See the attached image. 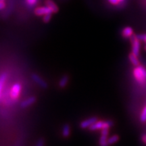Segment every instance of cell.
<instances>
[{
  "label": "cell",
  "instance_id": "17",
  "mask_svg": "<svg viewBox=\"0 0 146 146\" xmlns=\"http://www.w3.org/2000/svg\"><path fill=\"white\" fill-rule=\"evenodd\" d=\"M140 121L141 123H146V106L142 110L141 115H140Z\"/></svg>",
  "mask_w": 146,
  "mask_h": 146
},
{
  "label": "cell",
  "instance_id": "27",
  "mask_svg": "<svg viewBox=\"0 0 146 146\" xmlns=\"http://www.w3.org/2000/svg\"><path fill=\"white\" fill-rule=\"evenodd\" d=\"M0 1H4V0H0Z\"/></svg>",
  "mask_w": 146,
  "mask_h": 146
},
{
  "label": "cell",
  "instance_id": "1",
  "mask_svg": "<svg viewBox=\"0 0 146 146\" xmlns=\"http://www.w3.org/2000/svg\"><path fill=\"white\" fill-rule=\"evenodd\" d=\"M133 75L137 83L140 85L146 84V69L143 66L139 65L133 69Z\"/></svg>",
  "mask_w": 146,
  "mask_h": 146
},
{
  "label": "cell",
  "instance_id": "25",
  "mask_svg": "<svg viewBox=\"0 0 146 146\" xmlns=\"http://www.w3.org/2000/svg\"><path fill=\"white\" fill-rule=\"evenodd\" d=\"M118 1H119L120 3H124V2H125V0H118Z\"/></svg>",
  "mask_w": 146,
  "mask_h": 146
},
{
  "label": "cell",
  "instance_id": "20",
  "mask_svg": "<svg viewBox=\"0 0 146 146\" xmlns=\"http://www.w3.org/2000/svg\"><path fill=\"white\" fill-rule=\"evenodd\" d=\"M35 146H45V140L43 138H40L38 139L35 144Z\"/></svg>",
  "mask_w": 146,
  "mask_h": 146
},
{
  "label": "cell",
  "instance_id": "15",
  "mask_svg": "<svg viewBox=\"0 0 146 146\" xmlns=\"http://www.w3.org/2000/svg\"><path fill=\"white\" fill-rule=\"evenodd\" d=\"M7 78H8V74H7V73L3 72L0 75V96H1V93H2L3 87H4L5 82L7 81Z\"/></svg>",
  "mask_w": 146,
  "mask_h": 146
},
{
  "label": "cell",
  "instance_id": "9",
  "mask_svg": "<svg viewBox=\"0 0 146 146\" xmlns=\"http://www.w3.org/2000/svg\"><path fill=\"white\" fill-rule=\"evenodd\" d=\"M36 102V98L35 96H30L27 99L24 100L21 104V107L22 108H27L31 106Z\"/></svg>",
  "mask_w": 146,
  "mask_h": 146
},
{
  "label": "cell",
  "instance_id": "13",
  "mask_svg": "<svg viewBox=\"0 0 146 146\" xmlns=\"http://www.w3.org/2000/svg\"><path fill=\"white\" fill-rule=\"evenodd\" d=\"M71 134V127L69 124L66 123L64 125L62 129V135L64 138H68L70 137Z\"/></svg>",
  "mask_w": 146,
  "mask_h": 146
},
{
  "label": "cell",
  "instance_id": "3",
  "mask_svg": "<svg viewBox=\"0 0 146 146\" xmlns=\"http://www.w3.org/2000/svg\"><path fill=\"white\" fill-rule=\"evenodd\" d=\"M22 91V85L20 83H14L11 87L10 91V96L11 100L13 101H17L21 96Z\"/></svg>",
  "mask_w": 146,
  "mask_h": 146
},
{
  "label": "cell",
  "instance_id": "24",
  "mask_svg": "<svg viewBox=\"0 0 146 146\" xmlns=\"http://www.w3.org/2000/svg\"><path fill=\"white\" fill-rule=\"evenodd\" d=\"M141 140H142V142H143L144 144H145V145H146V134H144V135H142Z\"/></svg>",
  "mask_w": 146,
  "mask_h": 146
},
{
  "label": "cell",
  "instance_id": "2",
  "mask_svg": "<svg viewBox=\"0 0 146 146\" xmlns=\"http://www.w3.org/2000/svg\"><path fill=\"white\" fill-rule=\"evenodd\" d=\"M113 125H114V122L111 120H98L89 128V130L91 131H96L98 130L101 131L104 129H110Z\"/></svg>",
  "mask_w": 146,
  "mask_h": 146
},
{
  "label": "cell",
  "instance_id": "11",
  "mask_svg": "<svg viewBox=\"0 0 146 146\" xmlns=\"http://www.w3.org/2000/svg\"><path fill=\"white\" fill-rule=\"evenodd\" d=\"M70 81V76H69L68 74H64L60 78L59 80V82H58V87H60V89H64L66 87L67 85Z\"/></svg>",
  "mask_w": 146,
  "mask_h": 146
},
{
  "label": "cell",
  "instance_id": "6",
  "mask_svg": "<svg viewBox=\"0 0 146 146\" xmlns=\"http://www.w3.org/2000/svg\"><path fill=\"white\" fill-rule=\"evenodd\" d=\"M98 118L96 117V116H93V117L88 118H87V119L81 121L79 124V127L82 129H89V128L94 125L96 122L98 121Z\"/></svg>",
  "mask_w": 146,
  "mask_h": 146
},
{
  "label": "cell",
  "instance_id": "23",
  "mask_svg": "<svg viewBox=\"0 0 146 146\" xmlns=\"http://www.w3.org/2000/svg\"><path fill=\"white\" fill-rule=\"evenodd\" d=\"M5 7V3L3 1H0V10L4 9Z\"/></svg>",
  "mask_w": 146,
  "mask_h": 146
},
{
  "label": "cell",
  "instance_id": "8",
  "mask_svg": "<svg viewBox=\"0 0 146 146\" xmlns=\"http://www.w3.org/2000/svg\"><path fill=\"white\" fill-rule=\"evenodd\" d=\"M34 13L37 16H43L47 14H54L52 10L49 7L46 6V5L45 6H41L36 8L34 10Z\"/></svg>",
  "mask_w": 146,
  "mask_h": 146
},
{
  "label": "cell",
  "instance_id": "21",
  "mask_svg": "<svg viewBox=\"0 0 146 146\" xmlns=\"http://www.w3.org/2000/svg\"><path fill=\"white\" fill-rule=\"evenodd\" d=\"M137 37L139 39L140 41H142L146 43V34H141V35H137Z\"/></svg>",
  "mask_w": 146,
  "mask_h": 146
},
{
  "label": "cell",
  "instance_id": "26",
  "mask_svg": "<svg viewBox=\"0 0 146 146\" xmlns=\"http://www.w3.org/2000/svg\"><path fill=\"white\" fill-rule=\"evenodd\" d=\"M144 48H145V50L146 51V45H145V47H144Z\"/></svg>",
  "mask_w": 146,
  "mask_h": 146
},
{
  "label": "cell",
  "instance_id": "5",
  "mask_svg": "<svg viewBox=\"0 0 146 146\" xmlns=\"http://www.w3.org/2000/svg\"><path fill=\"white\" fill-rule=\"evenodd\" d=\"M31 78L35 83L38 86L41 87L42 89H47L48 87V83L45 81V79H43L41 76L39 75L36 73H33L31 74Z\"/></svg>",
  "mask_w": 146,
  "mask_h": 146
},
{
  "label": "cell",
  "instance_id": "10",
  "mask_svg": "<svg viewBox=\"0 0 146 146\" xmlns=\"http://www.w3.org/2000/svg\"><path fill=\"white\" fill-rule=\"evenodd\" d=\"M133 35V29L131 27H125L122 29L121 31V35L124 39H130Z\"/></svg>",
  "mask_w": 146,
  "mask_h": 146
},
{
  "label": "cell",
  "instance_id": "12",
  "mask_svg": "<svg viewBox=\"0 0 146 146\" xmlns=\"http://www.w3.org/2000/svg\"><path fill=\"white\" fill-rule=\"evenodd\" d=\"M45 4L46 6L49 7L52 10L54 14L57 13V12H58V11H59V8H58L57 4L56 3H54V1H53L52 0H45Z\"/></svg>",
  "mask_w": 146,
  "mask_h": 146
},
{
  "label": "cell",
  "instance_id": "19",
  "mask_svg": "<svg viewBox=\"0 0 146 146\" xmlns=\"http://www.w3.org/2000/svg\"><path fill=\"white\" fill-rule=\"evenodd\" d=\"M38 0H25V2H26L27 5H28L30 8L35 6L37 3Z\"/></svg>",
  "mask_w": 146,
  "mask_h": 146
},
{
  "label": "cell",
  "instance_id": "7",
  "mask_svg": "<svg viewBox=\"0 0 146 146\" xmlns=\"http://www.w3.org/2000/svg\"><path fill=\"white\" fill-rule=\"evenodd\" d=\"M109 129H104L101 130V136L99 139L100 146H109L108 143V137L109 135Z\"/></svg>",
  "mask_w": 146,
  "mask_h": 146
},
{
  "label": "cell",
  "instance_id": "16",
  "mask_svg": "<svg viewBox=\"0 0 146 146\" xmlns=\"http://www.w3.org/2000/svg\"><path fill=\"white\" fill-rule=\"evenodd\" d=\"M119 136L118 135H114L110 137L108 139V143L109 145H113V144L117 143V142L119 141Z\"/></svg>",
  "mask_w": 146,
  "mask_h": 146
},
{
  "label": "cell",
  "instance_id": "22",
  "mask_svg": "<svg viewBox=\"0 0 146 146\" xmlns=\"http://www.w3.org/2000/svg\"><path fill=\"white\" fill-rule=\"evenodd\" d=\"M111 4L114 5H118L120 4V2L118 0H108Z\"/></svg>",
  "mask_w": 146,
  "mask_h": 146
},
{
  "label": "cell",
  "instance_id": "4",
  "mask_svg": "<svg viewBox=\"0 0 146 146\" xmlns=\"http://www.w3.org/2000/svg\"><path fill=\"white\" fill-rule=\"evenodd\" d=\"M132 47V53L136 56H139L140 53V47H141V41L137 37V35H133L130 39Z\"/></svg>",
  "mask_w": 146,
  "mask_h": 146
},
{
  "label": "cell",
  "instance_id": "14",
  "mask_svg": "<svg viewBox=\"0 0 146 146\" xmlns=\"http://www.w3.org/2000/svg\"><path fill=\"white\" fill-rule=\"evenodd\" d=\"M129 59L130 60L131 63L134 66H137L140 65V62L138 59V56L133 54L132 52L129 54Z\"/></svg>",
  "mask_w": 146,
  "mask_h": 146
},
{
  "label": "cell",
  "instance_id": "18",
  "mask_svg": "<svg viewBox=\"0 0 146 146\" xmlns=\"http://www.w3.org/2000/svg\"><path fill=\"white\" fill-rule=\"evenodd\" d=\"M52 14H45V15L43 16V18H42V21L44 23H50L51 19L52 18Z\"/></svg>",
  "mask_w": 146,
  "mask_h": 146
}]
</instances>
